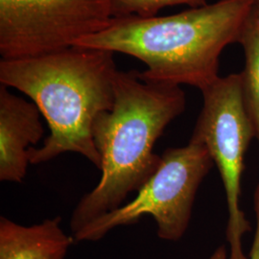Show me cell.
Masks as SVG:
<instances>
[{"label": "cell", "mask_w": 259, "mask_h": 259, "mask_svg": "<svg viewBox=\"0 0 259 259\" xmlns=\"http://www.w3.org/2000/svg\"><path fill=\"white\" fill-rule=\"evenodd\" d=\"M254 207L259 209V185H257L254 193Z\"/></svg>", "instance_id": "13"}, {"label": "cell", "mask_w": 259, "mask_h": 259, "mask_svg": "<svg viewBox=\"0 0 259 259\" xmlns=\"http://www.w3.org/2000/svg\"><path fill=\"white\" fill-rule=\"evenodd\" d=\"M111 19V0H0L1 59L72 47Z\"/></svg>", "instance_id": "6"}, {"label": "cell", "mask_w": 259, "mask_h": 259, "mask_svg": "<svg viewBox=\"0 0 259 259\" xmlns=\"http://www.w3.org/2000/svg\"><path fill=\"white\" fill-rule=\"evenodd\" d=\"M213 165L206 147L194 139L184 147L166 149L157 170L134 200L89 223L73 239L101 240L113 229L137 224L149 215L156 222L160 239L181 240L189 227L198 189Z\"/></svg>", "instance_id": "4"}, {"label": "cell", "mask_w": 259, "mask_h": 259, "mask_svg": "<svg viewBox=\"0 0 259 259\" xmlns=\"http://www.w3.org/2000/svg\"><path fill=\"white\" fill-rule=\"evenodd\" d=\"M206 4L207 0H111L112 18H149L157 16L160 10L170 6L186 5L197 8Z\"/></svg>", "instance_id": "10"}, {"label": "cell", "mask_w": 259, "mask_h": 259, "mask_svg": "<svg viewBox=\"0 0 259 259\" xmlns=\"http://www.w3.org/2000/svg\"><path fill=\"white\" fill-rule=\"evenodd\" d=\"M181 85L147 82L139 71L118 70L111 111L94 122V145L101 156V178L83 195L70 218L75 233L89 223L118 208L127 196L139 191L160 161L154 147L167 126L185 110Z\"/></svg>", "instance_id": "3"}, {"label": "cell", "mask_w": 259, "mask_h": 259, "mask_svg": "<svg viewBox=\"0 0 259 259\" xmlns=\"http://www.w3.org/2000/svg\"><path fill=\"white\" fill-rule=\"evenodd\" d=\"M45 135L37 106L0 84V181L21 183L27 173L29 150Z\"/></svg>", "instance_id": "7"}, {"label": "cell", "mask_w": 259, "mask_h": 259, "mask_svg": "<svg viewBox=\"0 0 259 259\" xmlns=\"http://www.w3.org/2000/svg\"><path fill=\"white\" fill-rule=\"evenodd\" d=\"M209 259H229V254L224 246L217 248Z\"/></svg>", "instance_id": "12"}, {"label": "cell", "mask_w": 259, "mask_h": 259, "mask_svg": "<svg viewBox=\"0 0 259 259\" xmlns=\"http://www.w3.org/2000/svg\"><path fill=\"white\" fill-rule=\"evenodd\" d=\"M255 0H218L170 16L112 18L73 46L132 56L147 82L188 84L201 92L219 76L223 50L238 42Z\"/></svg>", "instance_id": "2"}, {"label": "cell", "mask_w": 259, "mask_h": 259, "mask_svg": "<svg viewBox=\"0 0 259 259\" xmlns=\"http://www.w3.org/2000/svg\"><path fill=\"white\" fill-rule=\"evenodd\" d=\"M254 9H255V12H256V14L258 15L259 17V0H255V7H254Z\"/></svg>", "instance_id": "14"}, {"label": "cell", "mask_w": 259, "mask_h": 259, "mask_svg": "<svg viewBox=\"0 0 259 259\" xmlns=\"http://www.w3.org/2000/svg\"><path fill=\"white\" fill-rule=\"evenodd\" d=\"M201 93L203 107L191 139L206 147L222 179L228 207L229 259H249L243 250V237L250 226L241 209V179L255 131L244 102L240 73L219 77Z\"/></svg>", "instance_id": "5"}, {"label": "cell", "mask_w": 259, "mask_h": 259, "mask_svg": "<svg viewBox=\"0 0 259 259\" xmlns=\"http://www.w3.org/2000/svg\"><path fill=\"white\" fill-rule=\"evenodd\" d=\"M254 211H255L256 226H255V232H254L253 242H252L249 259H259V209L254 207Z\"/></svg>", "instance_id": "11"}, {"label": "cell", "mask_w": 259, "mask_h": 259, "mask_svg": "<svg viewBox=\"0 0 259 259\" xmlns=\"http://www.w3.org/2000/svg\"><path fill=\"white\" fill-rule=\"evenodd\" d=\"M57 216L31 226L0 217V259H65L75 241Z\"/></svg>", "instance_id": "8"}, {"label": "cell", "mask_w": 259, "mask_h": 259, "mask_svg": "<svg viewBox=\"0 0 259 259\" xmlns=\"http://www.w3.org/2000/svg\"><path fill=\"white\" fill-rule=\"evenodd\" d=\"M238 42L245 55V66L240 73L242 93L254 127L255 139L259 142V17L255 9L247 21Z\"/></svg>", "instance_id": "9"}, {"label": "cell", "mask_w": 259, "mask_h": 259, "mask_svg": "<svg viewBox=\"0 0 259 259\" xmlns=\"http://www.w3.org/2000/svg\"><path fill=\"white\" fill-rule=\"evenodd\" d=\"M117 71L113 52L75 46L40 55L1 59L0 84L25 94L50 130L40 147L29 150L30 164L73 152L101 169L93 128L97 117L113 106Z\"/></svg>", "instance_id": "1"}]
</instances>
